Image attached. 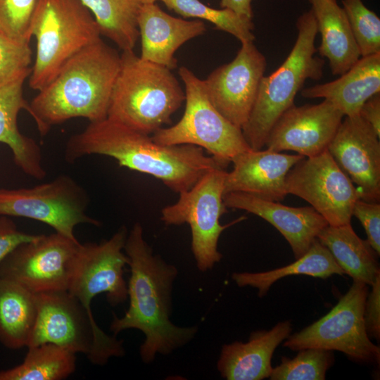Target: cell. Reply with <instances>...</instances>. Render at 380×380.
Returning <instances> with one entry per match:
<instances>
[{
  "instance_id": "1",
  "label": "cell",
  "mask_w": 380,
  "mask_h": 380,
  "mask_svg": "<svg viewBox=\"0 0 380 380\" xmlns=\"http://www.w3.org/2000/svg\"><path fill=\"white\" fill-rule=\"evenodd\" d=\"M124 251L131 272L127 283L129 305L122 317L113 316L110 330L114 335L129 329L141 331L145 338L139 355L148 364L158 354L170 355L189 343L198 328L179 327L171 322L172 291L178 270L153 253L140 223H135L128 232Z\"/></svg>"
},
{
  "instance_id": "2",
  "label": "cell",
  "mask_w": 380,
  "mask_h": 380,
  "mask_svg": "<svg viewBox=\"0 0 380 380\" xmlns=\"http://www.w3.org/2000/svg\"><path fill=\"white\" fill-rule=\"evenodd\" d=\"M90 155L113 158L120 166L151 175L178 194L190 189L208 171L226 169L229 163L206 156L198 146L157 144L149 134L108 118L89 122L66 144L65 156L70 163Z\"/></svg>"
},
{
  "instance_id": "3",
  "label": "cell",
  "mask_w": 380,
  "mask_h": 380,
  "mask_svg": "<svg viewBox=\"0 0 380 380\" xmlns=\"http://www.w3.org/2000/svg\"><path fill=\"white\" fill-rule=\"evenodd\" d=\"M120 61L118 51L102 39L71 57L29 103L27 112L40 134L75 118H106Z\"/></svg>"
},
{
  "instance_id": "4",
  "label": "cell",
  "mask_w": 380,
  "mask_h": 380,
  "mask_svg": "<svg viewBox=\"0 0 380 380\" xmlns=\"http://www.w3.org/2000/svg\"><path fill=\"white\" fill-rule=\"evenodd\" d=\"M120 67L107 118L150 134L170 123L185 100L171 70L144 60L134 50L122 51Z\"/></svg>"
},
{
  "instance_id": "5",
  "label": "cell",
  "mask_w": 380,
  "mask_h": 380,
  "mask_svg": "<svg viewBox=\"0 0 380 380\" xmlns=\"http://www.w3.org/2000/svg\"><path fill=\"white\" fill-rule=\"evenodd\" d=\"M298 35L283 63L271 75L263 76L250 115L242 127L243 135L252 150H260L280 116L291 106L308 79L322 77L324 61L316 56L317 32L311 9L296 21Z\"/></svg>"
},
{
  "instance_id": "6",
  "label": "cell",
  "mask_w": 380,
  "mask_h": 380,
  "mask_svg": "<svg viewBox=\"0 0 380 380\" xmlns=\"http://www.w3.org/2000/svg\"><path fill=\"white\" fill-rule=\"evenodd\" d=\"M36 54L29 86L39 91L75 54L101 39L96 21L80 0H37L30 25Z\"/></svg>"
},
{
  "instance_id": "7",
  "label": "cell",
  "mask_w": 380,
  "mask_h": 380,
  "mask_svg": "<svg viewBox=\"0 0 380 380\" xmlns=\"http://www.w3.org/2000/svg\"><path fill=\"white\" fill-rule=\"evenodd\" d=\"M37 295V317L27 348L53 343L75 354L82 353L92 364L100 366L125 355L123 341L104 332L91 310L68 290Z\"/></svg>"
},
{
  "instance_id": "8",
  "label": "cell",
  "mask_w": 380,
  "mask_h": 380,
  "mask_svg": "<svg viewBox=\"0 0 380 380\" xmlns=\"http://www.w3.org/2000/svg\"><path fill=\"white\" fill-rule=\"evenodd\" d=\"M179 75L184 84L183 115L174 125L155 132L152 139L166 146H198L212 156L229 163L239 153L251 150L241 129L226 119L211 103L203 80L184 66L179 68Z\"/></svg>"
},
{
  "instance_id": "9",
  "label": "cell",
  "mask_w": 380,
  "mask_h": 380,
  "mask_svg": "<svg viewBox=\"0 0 380 380\" xmlns=\"http://www.w3.org/2000/svg\"><path fill=\"white\" fill-rule=\"evenodd\" d=\"M224 168L205 172L190 189L179 193L178 200L161 210V220L167 225L188 224L191 232V251L198 269L211 270L222 259L218 241L227 227L243 220L241 217L222 225L221 216L227 212L223 201Z\"/></svg>"
},
{
  "instance_id": "10",
  "label": "cell",
  "mask_w": 380,
  "mask_h": 380,
  "mask_svg": "<svg viewBox=\"0 0 380 380\" xmlns=\"http://www.w3.org/2000/svg\"><path fill=\"white\" fill-rule=\"evenodd\" d=\"M368 285L353 281L338 303L319 319L290 334L284 347L293 351L305 348L337 350L355 362L379 365L380 348L368 336L364 308Z\"/></svg>"
},
{
  "instance_id": "11",
  "label": "cell",
  "mask_w": 380,
  "mask_h": 380,
  "mask_svg": "<svg viewBox=\"0 0 380 380\" xmlns=\"http://www.w3.org/2000/svg\"><path fill=\"white\" fill-rule=\"evenodd\" d=\"M89 202L85 189L66 175L30 188L0 189V215L42 222L74 241L77 225H100L87 214Z\"/></svg>"
},
{
  "instance_id": "12",
  "label": "cell",
  "mask_w": 380,
  "mask_h": 380,
  "mask_svg": "<svg viewBox=\"0 0 380 380\" xmlns=\"http://www.w3.org/2000/svg\"><path fill=\"white\" fill-rule=\"evenodd\" d=\"M80 244L56 232L39 234L4 259L0 265V277L35 294L68 290Z\"/></svg>"
},
{
  "instance_id": "13",
  "label": "cell",
  "mask_w": 380,
  "mask_h": 380,
  "mask_svg": "<svg viewBox=\"0 0 380 380\" xmlns=\"http://www.w3.org/2000/svg\"><path fill=\"white\" fill-rule=\"evenodd\" d=\"M286 189L309 203L331 226L350 223L354 204L360 198L327 150L298 162L287 174Z\"/></svg>"
},
{
  "instance_id": "14",
  "label": "cell",
  "mask_w": 380,
  "mask_h": 380,
  "mask_svg": "<svg viewBox=\"0 0 380 380\" xmlns=\"http://www.w3.org/2000/svg\"><path fill=\"white\" fill-rule=\"evenodd\" d=\"M128 232L119 229L110 239L99 243H80L75 270L68 291L89 310L97 295L105 293L109 304L115 306L127 299L124 278L129 258L124 251Z\"/></svg>"
},
{
  "instance_id": "15",
  "label": "cell",
  "mask_w": 380,
  "mask_h": 380,
  "mask_svg": "<svg viewBox=\"0 0 380 380\" xmlns=\"http://www.w3.org/2000/svg\"><path fill=\"white\" fill-rule=\"evenodd\" d=\"M267 67L265 56L253 42L241 43L236 57L203 80L214 107L239 128L246 122Z\"/></svg>"
},
{
  "instance_id": "16",
  "label": "cell",
  "mask_w": 380,
  "mask_h": 380,
  "mask_svg": "<svg viewBox=\"0 0 380 380\" xmlns=\"http://www.w3.org/2000/svg\"><path fill=\"white\" fill-rule=\"evenodd\" d=\"M379 137L360 115L344 116L327 148L366 201H380Z\"/></svg>"
},
{
  "instance_id": "17",
  "label": "cell",
  "mask_w": 380,
  "mask_h": 380,
  "mask_svg": "<svg viewBox=\"0 0 380 380\" xmlns=\"http://www.w3.org/2000/svg\"><path fill=\"white\" fill-rule=\"evenodd\" d=\"M344 116L326 99L317 104H293L274 125L265 146L276 152L315 156L327 150Z\"/></svg>"
},
{
  "instance_id": "18",
  "label": "cell",
  "mask_w": 380,
  "mask_h": 380,
  "mask_svg": "<svg viewBox=\"0 0 380 380\" xmlns=\"http://www.w3.org/2000/svg\"><path fill=\"white\" fill-rule=\"evenodd\" d=\"M304 156L269 149L248 150L235 156L233 169L227 172L224 194L242 192L279 202L288 194L286 178L289 170Z\"/></svg>"
},
{
  "instance_id": "19",
  "label": "cell",
  "mask_w": 380,
  "mask_h": 380,
  "mask_svg": "<svg viewBox=\"0 0 380 380\" xmlns=\"http://www.w3.org/2000/svg\"><path fill=\"white\" fill-rule=\"evenodd\" d=\"M227 208L254 214L274 227L289 243L296 259L310 248L319 232L329 224L312 207H291L252 194H224Z\"/></svg>"
},
{
  "instance_id": "20",
  "label": "cell",
  "mask_w": 380,
  "mask_h": 380,
  "mask_svg": "<svg viewBox=\"0 0 380 380\" xmlns=\"http://www.w3.org/2000/svg\"><path fill=\"white\" fill-rule=\"evenodd\" d=\"M137 27L141 44L139 57L170 70L177 65L176 51L206 30L203 21L172 16L156 3L141 4Z\"/></svg>"
},
{
  "instance_id": "21",
  "label": "cell",
  "mask_w": 380,
  "mask_h": 380,
  "mask_svg": "<svg viewBox=\"0 0 380 380\" xmlns=\"http://www.w3.org/2000/svg\"><path fill=\"white\" fill-rule=\"evenodd\" d=\"M292 331V324L286 320L270 330L251 334L247 342L234 341L222 347L217 368L227 380H262L269 378L272 357L276 348Z\"/></svg>"
},
{
  "instance_id": "22",
  "label": "cell",
  "mask_w": 380,
  "mask_h": 380,
  "mask_svg": "<svg viewBox=\"0 0 380 380\" xmlns=\"http://www.w3.org/2000/svg\"><path fill=\"white\" fill-rule=\"evenodd\" d=\"M380 93V53L360 57L346 72L333 81L303 89L306 99L330 101L345 116L359 115L362 104Z\"/></svg>"
},
{
  "instance_id": "23",
  "label": "cell",
  "mask_w": 380,
  "mask_h": 380,
  "mask_svg": "<svg viewBox=\"0 0 380 380\" xmlns=\"http://www.w3.org/2000/svg\"><path fill=\"white\" fill-rule=\"evenodd\" d=\"M27 77H20L0 87V142L7 145L16 165L26 175L42 179L46 173L38 144L22 134L18 127V115L28 110L23 87Z\"/></svg>"
},
{
  "instance_id": "24",
  "label": "cell",
  "mask_w": 380,
  "mask_h": 380,
  "mask_svg": "<svg viewBox=\"0 0 380 380\" xmlns=\"http://www.w3.org/2000/svg\"><path fill=\"white\" fill-rule=\"evenodd\" d=\"M321 43L317 49L328 59L333 75H341L361 57L346 13L337 0H308Z\"/></svg>"
},
{
  "instance_id": "25",
  "label": "cell",
  "mask_w": 380,
  "mask_h": 380,
  "mask_svg": "<svg viewBox=\"0 0 380 380\" xmlns=\"http://www.w3.org/2000/svg\"><path fill=\"white\" fill-rule=\"evenodd\" d=\"M317 239L329 251L344 274L351 277L353 281L371 286L380 275L375 251L367 241L357 235L350 223L327 225Z\"/></svg>"
},
{
  "instance_id": "26",
  "label": "cell",
  "mask_w": 380,
  "mask_h": 380,
  "mask_svg": "<svg viewBox=\"0 0 380 380\" xmlns=\"http://www.w3.org/2000/svg\"><path fill=\"white\" fill-rule=\"evenodd\" d=\"M38 312L37 295L0 277V341L6 348L27 347Z\"/></svg>"
},
{
  "instance_id": "27",
  "label": "cell",
  "mask_w": 380,
  "mask_h": 380,
  "mask_svg": "<svg viewBox=\"0 0 380 380\" xmlns=\"http://www.w3.org/2000/svg\"><path fill=\"white\" fill-rule=\"evenodd\" d=\"M333 274L342 276L344 272L329 251L316 239L303 255L288 265L265 272H234L232 278L238 286L256 289L258 296L263 297L274 283L286 277L307 275L327 279Z\"/></svg>"
},
{
  "instance_id": "28",
  "label": "cell",
  "mask_w": 380,
  "mask_h": 380,
  "mask_svg": "<svg viewBox=\"0 0 380 380\" xmlns=\"http://www.w3.org/2000/svg\"><path fill=\"white\" fill-rule=\"evenodd\" d=\"M96 21L101 36L122 51L134 50L138 40V0H80Z\"/></svg>"
},
{
  "instance_id": "29",
  "label": "cell",
  "mask_w": 380,
  "mask_h": 380,
  "mask_svg": "<svg viewBox=\"0 0 380 380\" xmlns=\"http://www.w3.org/2000/svg\"><path fill=\"white\" fill-rule=\"evenodd\" d=\"M20 365L0 371V380H62L76 369V354L53 343L28 347Z\"/></svg>"
},
{
  "instance_id": "30",
  "label": "cell",
  "mask_w": 380,
  "mask_h": 380,
  "mask_svg": "<svg viewBox=\"0 0 380 380\" xmlns=\"http://www.w3.org/2000/svg\"><path fill=\"white\" fill-rule=\"evenodd\" d=\"M168 9L188 18L205 20L213 24L217 30L226 32L241 43L253 42L254 23L252 19L241 16L227 8H214L200 0H159Z\"/></svg>"
},
{
  "instance_id": "31",
  "label": "cell",
  "mask_w": 380,
  "mask_h": 380,
  "mask_svg": "<svg viewBox=\"0 0 380 380\" xmlns=\"http://www.w3.org/2000/svg\"><path fill=\"white\" fill-rule=\"evenodd\" d=\"M293 358L281 357V363L273 367L271 380H324L333 365L334 356L331 350L305 348L298 350Z\"/></svg>"
},
{
  "instance_id": "32",
  "label": "cell",
  "mask_w": 380,
  "mask_h": 380,
  "mask_svg": "<svg viewBox=\"0 0 380 380\" xmlns=\"http://www.w3.org/2000/svg\"><path fill=\"white\" fill-rule=\"evenodd\" d=\"M361 57L380 53V18L362 0H342Z\"/></svg>"
},
{
  "instance_id": "33",
  "label": "cell",
  "mask_w": 380,
  "mask_h": 380,
  "mask_svg": "<svg viewBox=\"0 0 380 380\" xmlns=\"http://www.w3.org/2000/svg\"><path fill=\"white\" fill-rule=\"evenodd\" d=\"M30 42L0 34V87L20 77H29L32 65Z\"/></svg>"
},
{
  "instance_id": "34",
  "label": "cell",
  "mask_w": 380,
  "mask_h": 380,
  "mask_svg": "<svg viewBox=\"0 0 380 380\" xmlns=\"http://www.w3.org/2000/svg\"><path fill=\"white\" fill-rule=\"evenodd\" d=\"M37 0H0V34L30 42V25Z\"/></svg>"
},
{
  "instance_id": "35",
  "label": "cell",
  "mask_w": 380,
  "mask_h": 380,
  "mask_svg": "<svg viewBox=\"0 0 380 380\" xmlns=\"http://www.w3.org/2000/svg\"><path fill=\"white\" fill-rule=\"evenodd\" d=\"M352 215L361 222L367 236V241L379 255L380 253V203L359 198L354 204Z\"/></svg>"
},
{
  "instance_id": "36",
  "label": "cell",
  "mask_w": 380,
  "mask_h": 380,
  "mask_svg": "<svg viewBox=\"0 0 380 380\" xmlns=\"http://www.w3.org/2000/svg\"><path fill=\"white\" fill-rule=\"evenodd\" d=\"M39 234H31L18 229L8 216L0 217V265L20 245L32 241Z\"/></svg>"
},
{
  "instance_id": "37",
  "label": "cell",
  "mask_w": 380,
  "mask_h": 380,
  "mask_svg": "<svg viewBox=\"0 0 380 380\" xmlns=\"http://www.w3.org/2000/svg\"><path fill=\"white\" fill-rule=\"evenodd\" d=\"M368 293L364 308V322L368 336L380 338V275L377 276Z\"/></svg>"
},
{
  "instance_id": "38",
  "label": "cell",
  "mask_w": 380,
  "mask_h": 380,
  "mask_svg": "<svg viewBox=\"0 0 380 380\" xmlns=\"http://www.w3.org/2000/svg\"><path fill=\"white\" fill-rule=\"evenodd\" d=\"M359 115L380 137V93L372 96L362 104Z\"/></svg>"
},
{
  "instance_id": "39",
  "label": "cell",
  "mask_w": 380,
  "mask_h": 380,
  "mask_svg": "<svg viewBox=\"0 0 380 380\" xmlns=\"http://www.w3.org/2000/svg\"><path fill=\"white\" fill-rule=\"evenodd\" d=\"M254 0H220V6L222 8L229 9L236 14L245 18H253L252 2Z\"/></svg>"
},
{
  "instance_id": "40",
  "label": "cell",
  "mask_w": 380,
  "mask_h": 380,
  "mask_svg": "<svg viewBox=\"0 0 380 380\" xmlns=\"http://www.w3.org/2000/svg\"><path fill=\"white\" fill-rule=\"evenodd\" d=\"M141 4L156 3L158 0H138Z\"/></svg>"
}]
</instances>
